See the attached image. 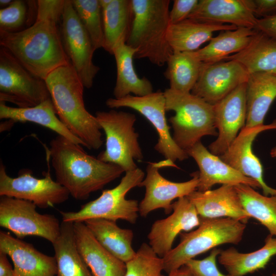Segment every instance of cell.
I'll return each mask as SVG.
<instances>
[{
    "mask_svg": "<svg viewBox=\"0 0 276 276\" xmlns=\"http://www.w3.org/2000/svg\"><path fill=\"white\" fill-rule=\"evenodd\" d=\"M36 206L28 200L1 196L0 226L18 239L34 236L53 244L60 234L61 223L54 215L39 214Z\"/></svg>",
    "mask_w": 276,
    "mask_h": 276,
    "instance_id": "10",
    "label": "cell"
},
{
    "mask_svg": "<svg viewBox=\"0 0 276 276\" xmlns=\"http://www.w3.org/2000/svg\"><path fill=\"white\" fill-rule=\"evenodd\" d=\"M188 19L255 29L252 0H200Z\"/></svg>",
    "mask_w": 276,
    "mask_h": 276,
    "instance_id": "21",
    "label": "cell"
},
{
    "mask_svg": "<svg viewBox=\"0 0 276 276\" xmlns=\"http://www.w3.org/2000/svg\"><path fill=\"white\" fill-rule=\"evenodd\" d=\"M164 75L169 81L170 88L190 93L199 78L203 62L191 52H173L167 62Z\"/></svg>",
    "mask_w": 276,
    "mask_h": 276,
    "instance_id": "34",
    "label": "cell"
},
{
    "mask_svg": "<svg viewBox=\"0 0 276 276\" xmlns=\"http://www.w3.org/2000/svg\"><path fill=\"white\" fill-rule=\"evenodd\" d=\"M106 136L105 149L97 158L116 165L125 172L138 168L134 160L141 161L143 154L135 131V114L111 109L97 111L95 116Z\"/></svg>",
    "mask_w": 276,
    "mask_h": 276,
    "instance_id": "8",
    "label": "cell"
},
{
    "mask_svg": "<svg viewBox=\"0 0 276 276\" xmlns=\"http://www.w3.org/2000/svg\"><path fill=\"white\" fill-rule=\"evenodd\" d=\"M245 212L276 237V196L262 195L250 186H234Z\"/></svg>",
    "mask_w": 276,
    "mask_h": 276,
    "instance_id": "35",
    "label": "cell"
},
{
    "mask_svg": "<svg viewBox=\"0 0 276 276\" xmlns=\"http://www.w3.org/2000/svg\"><path fill=\"white\" fill-rule=\"evenodd\" d=\"M221 251V249L214 248L205 258L202 260L191 259L185 265L189 268L193 276H231L221 273L217 266L216 259Z\"/></svg>",
    "mask_w": 276,
    "mask_h": 276,
    "instance_id": "39",
    "label": "cell"
},
{
    "mask_svg": "<svg viewBox=\"0 0 276 276\" xmlns=\"http://www.w3.org/2000/svg\"><path fill=\"white\" fill-rule=\"evenodd\" d=\"M56 113L61 122L89 149L103 143L101 128L86 109L85 88L71 62L51 73L45 80Z\"/></svg>",
    "mask_w": 276,
    "mask_h": 276,
    "instance_id": "3",
    "label": "cell"
},
{
    "mask_svg": "<svg viewBox=\"0 0 276 276\" xmlns=\"http://www.w3.org/2000/svg\"><path fill=\"white\" fill-rule=\"evenodd\" d=\"M63 7L40 1L35 22L17 33L0 31V45L9 50L31 73L43 80L58 67L70 63L62 42L60 28Z\"/></svg>",
    "mask_w": 276,
    "mask_h": 276,
    "instance_id": "1",
    "label": "cell"
},
{
    "mask_svg": "<svg viewBox=\"0 0 276 276\" xmlns=\"http://www.w3.org/2000/svg\"><path fill=\"white\" fill-rule=\"evenodd\" d=\"M49 167L44 177L37 178L31 170L23 169L18 176L12 177L5 166L0 164V196L28 200L41 209L53 207L66 201L70 195L67 190L54 180Z\"/></svg>",
    "mask_w": 276,
    "mask_h": 276,
    "instance_id": "13",
    "label": "cell"
},
{
    "mask_svg": "<svg viewBox=\"0 0 276 276\" xmlns=\"http://www.w3.org/2000/svg\"><path fill=\"white\" fill-rule=\"evenodd\" d=\"M73 226L77 249L94 276H124L125 263L102 246L84 222Z\"/></svg>",
    "mask_w": 276,
    "mask_h": 276,
    "instance_id": "23",
    "label": "cell"
},
{
    "mask_svg": "<svg viewBox=\"0 0 276 276\" xmlns=\"http://www.w3.org/2000/svg\"><path fill=\"white\" fill-rule=\"evenodd\" d=\"M126 264L124 276H164V265L159 257L146 243L142 244L134 257Z\"/></svg>",
    "mask_w": 276,
    "mask_h": 276,
    "instance_id": "38",
    "label": "cell"
},
{
    "mask_svg": "<svg viewBox=\"0 0 276 276\" xmlns=\"http://www.w3.org/2000/svg\"><path fill=\"white\" fill-rule=\"evenodd\" d=\"M71 2L95 49L103 48L102 14L99 0H71Z\"/></svg>",
    "mask_w": 276,
    "mask_h": 276,
    "instance_id": "37",
    "label": "cell"
},
{
    "mask_svg": "<svg viewBox=\"0 0 276 276\" xmlns=\"http://www.w3.org/2000/svg\"><path fill=\"white\" fill-rule=\"evenodd\" d=\"M136 50L121 43L113 51L117 67V78L113 90L114 98L121 99L131 94L142 97L153 93L151 82L146 78H140L133 66Z\"/></svg>",
    "mask_w": 276,
    "mask_h": 276,
    "instance_id": "26",
    "label": "cell"
},
{
    "mask_svg": "<svg viewBox=\"0 0 276 276\" xmlns=\"http://www.w3.org/2000/svg\"><path fill=\"white\" fill-rule=\"evenodd\" d=\"M272 276H276V273L272 274Z\"/></svg>",
    "mask_w": 276,
    "mask_h": 276,
    "instance_id": "47",
    "label": "cell"
},
{
    "mask_svg": "<svg viewBox=\"0 0 276 276\" xmlns=\"http://www.w3.org/2000/svg\"><path fill=\"white\" fill-rule=\"evenodd\" d=\"M12 0H1L0 7L1 9H4L8 7L12 3Z\"/></svg>",
    "mask_w": 276,
    "mask_h": 276,
    "instance_id": "45",
    "label": "cell"
},
{
    "mask_svg": "<svg viewBox=\"0 0 276 276\" xmlns=\"http://www.w3.org/2000/svg\"><path fill=\"white\" fill-rule=\"evenodd\" d=\"M255 29L239 27L236 30L222 31L212 37L204 47L192 52L203 63H215L244 50L257 32Z\"/></svg>",
    "mask_w": 276,
    "mask_h": 276,
    "instance_id": "28",
    "label": "cell"
},
{
    "mask_svg": "<svg viewBox=\"0 0 276 276\" xmlns=\"http://www.w3.org/2000/svg\"><path fill=\"white\" fill-rule=\"evenodd\" d=\"M84 222L102 246L117 258L126 263L135 255L132 247V230L121 228L116 221L105 219H90Z\"/></svg>",
    "mask_w": 276,
    "mask_h": 276,
    "instance_id": "30",
    "label": "cell"
},
{
    "mask_svg": "<svg viewBox=\"0 0 276 276\" xmlns=\"http://www.w3.org/2000/svg\"><path fill=\"white\" fill-rule=\"evenodd\" d=\"M273 129H276V119L267 125L248 128L244 127L229 148L219 156L224 162L243 175L258 182L265 196H276V189L265 182L262 165L254 153L252 145L259 134Z\"/></svg>",
    "mask_w": 276,
    "mask_h": 276,
    "instance_id": "17",
    "label": "cell"
},
{
    "mask_svg": "<svg viewBox=\"0 0 276 276\" xmlns=\"http://www.w3.org/2000/svg\"><path fill=\"white\" fill-rule=\"evenodd\" d=\"M37 1L14 0L7 8L0 9V31L17 33L35 22Z\"/></svg>",
    "mask_w": 276,
    "mask_h": 276,
    "instance_id": "36",
    "label": "cell"
},
{
    "mask_svg": "<svg viewBox=\"0 0 276 276\" xmlns=\"http://www.w3.org/2000/svg\"><path fill=\"white\" fill-rule=\"evenodd\" d=\"M106 106L111 109L128 107L134 109L146 118L158 134L154 148L159 153L175 162L182 161L189 156L174 142L170 132L166 117V101L164 92L158 90L142 97L129 95L121 99L109 98Z\"/></svg>",
    "mask_w": 276,
    "mask_h": 276,
    "instance_id": "11",
    "label": "cell"
},
{
    "mask_svg": "<svg viewBox=\"0 0 276 276\" xmlns=\"http://www.w3.org/2000/svg\"><path fill=\"white\" fill-rule=\"evenodd\" d=\"M73 224L62 221L60 234L52 244L57 265L56 276H94L77 249Z\"/></svg>",
    "mask_w": 276,
    "mask_h": 276,
    "instance_id": "33",
    "label": "cell"
},
{
    "mask_svg": "<svg viewBox=\"0 0 276 276\" xmlns=\"http://www.w3.org/2000/svg\"><path fill=\"white\" fill-rule=\"evenodd\" d=\"M0 251L10 257L14 276H56L57 265L55 257L45 255L32 244L0 232Z\"/></svg>",
    "mask_w": 276,
    "mask_h": 276,
    "instance_id": "20",
    "label": "cell"
},
{
    "mask_svg": "<svg viewBox=\"0 0 276 276\" xmlns=\"http://www.w3.org/2000/svg\"><path fill=\"white\" fill-rule=\"evenodd\" d=\"M199 218L198 228L189 233H181L180 243L162 258L164 270L168 274L217 246L238 244L241 241L246 224L230 218Z\"/></svg>",
    "mask_w": 276,
    "mask_h": 276,
    "instance_id": "5",
    "label": "cell"
},
{
    "mask_svg": "<svg viewBox=\"0 0 276 276\" xmlns=\"http://www.w3.org/2000/svg\"><path fill=\"white\" fill-rule=\"evenodd\" d=\"M50 98L45 80L31 73L9 50L1 47L0 102L25 108Z\"/></svg>",
    "mask_w": 276,
    "mask_h": 276,
    "instance_id": "9",
    "label": "cell"
},
{
    "mask_svg": "<svg viewBox=\"0 0 276 276\" xmlns=\"http://www.w3.org/2000/svg\"><path fill=\"white\" fill-rule=\"evenodd\" d=\"M166 111L174 116L169 119L173 139L186 151L205 135H218L215 126L214 106L190 93L166 88L164 91Z\"/></svg>",
    "mask_w": 276,
    "mask_h": 276,
    "instance_id": "6",
    "label": "cell"
},
{
    "mask_svg": "<svg viewBox=\"0 0 276 276\" xmlns=\"http://www.w3.org/2000/svg\"><path fill=\"white\" fill-rule=\"evenodd\" d=\"M246 83L238 86L214 105L215 126L218 130V136L210 144L209 149L215 155H222L245 125Z\"/></svg>",
    "mask_w": 276,
    "mask_h": 276,
    "instance_id": "16",
    "label": "cell"
},
{
    "mask_svg": "<svg viewBox=\"0 0 276 276\" xmlns=\"http://www.w3.org/2000/svg\"><path fill=\"white\" fill-rule=\"evenodd\" d=\"M237 28L233 25L198 22L187 18L169 25L167 40L173 52H191L210 41L215 32Z\"/></svg>",
    "mask_w": 276,
    "mask_h": 276,
    "instance_id": "25",
    "label": "cell"
},
{
    "mask_svg": "<svg viewBox=\"0 0 276 276\" xmlns=\"http://www.w3.org/2000/svg\"><path fill=\"white\" fill-rule=\"evenodd\" d=\"M270 154L272 157H276V146L271 149Z\"/></svg>",
    "mask_w": 276,
    "mask_h": 276,
    "instance_id": "46",
    "label": "cell"
},
{
    "mask_svg": "<svg viewBox=\"0 0 276 276\" xmlns=\"http://www.w3.org/2000/svg\"><path fill=\"white\" fill-rule=\"evenodd\" d=\"M131 4L133 18L126 44L136 50L134 59L164 65L173 52L167 40L170 1L131 0Z\"/></svg>",
    "mask_w": 276,
    "mask_h": 276,
    "instance_id": "4",
    "label": "cell"
},
{
    "mask_svg": "<svg viewBox=\"0 0 276 276\" xmlns=\"http://www.w3.org/2000/svg\"><path fill=\"white\" fill-rule=\"evenodd\" d=\"M196 162L198 171L197 191L210 190L216 184L236 186L245 185L254 189L260 188L258 182L246 177L212 153L201 141L186 150Z\"/></svg>",
    "mask_w": 276,
    "mask_h": 276,
    "instance_id": "19",
    "label": "cell"
},
{
    "mask_svg": "<svg viewBox=\"0 0 276 276\" xmlns=\"http://www.w3.org/2000/svg\"><path fill=\"white\" fill-rule=\"evenodd\" d=\"M145 177L144 171L137 168L125 172L120 183L111 189L103 190L97 199L82 205L77 212L60 211L62 221L84 222L90 219H119L135 224L139 213V204L135 199L126 198L127 193L139 187Z\"/></svg>",
    "mask_w": 276,
    "mask_h": 276,
    "instance_id": "7",
    "label": "cell"
},
{
    "mask_svg": "<svg viewBox=\"0 0 276 276\" xmlns=\"http://www.w3.org/2000/svg\"><path fill=\"white\" fill-rule=\"evenodd\" d=\"M199 224V217L188 197L178 198L173 203V211L169 216L153 223L148 235L149 245L159 257L163 258L172 249L178 234Z\"/></svg>",
    "mask_w": 276,
    "mask_h": 276,
    "instance_id": "18",
    "label": "cell"
},
{
    "mask_svg": "<svg viewBox=\"0 0 276 276\" xmlns=\"http://www.w3.org/2000/svg\"><path fill=\"white\" fill-rule=\"evenodd\" d=\"M255 15L262 17L276 14V0H252Z\"/></svg>",
    "mask_w": 276,
    "mask_h": 276,
    "instance_id": "42",
    "label": "cell"
},
{
    "mask_svg": "<svg viewBox=\"0 0 276 276\" xmlns=\"http://www.w3.org/2000/svg\"><path fill=\"white\" fill-rule=\"evenodd\" d=\"M225 60L239 62L249 74L264 73L276 75V40L257 31L244 50Z\"/></svg>",
    "mask_w": 276,
    "mask_h": 276,
    "instance_id": "32",
    "label": "cell"
},
{
    "mask_svg": "<svg viewBox=\"0 0 276 276\" xmlns=\"http://www.w3.org/2000/svg\"><path fill=\"white\" fill-rule=\"evenodd\" d=\"M65 53L85 88L93 86L100 68L93 62L96 50L81 24L71 0H65L60 26Z\"/></svg>",
    "mask_w": 276,
    "mask_h": 276,
    "instance_id": "12",
    "label": "cell"
},
{
    "mask_svg": "<svg viewBox=\"0 0 276 276\" xmlns=\"http://www.w3.org/2000/svg\"><path fill=\"white\" fill-rule=\"evenodd\" d=\"M198 3V0H174L169 13L170 25L175 24L187 19Z\"/></svg>",
    "mask_w": 276,
    "mask_h": 276,
    "instance_id": "40",
    "label": "cell"
},
{
    "mask_svg": "<svg viewBox=\"0 0 276 276\" xmlns=\"http://www.w3.org/2000/svg\"><path fill=\"white\" fill-rule=\"evenodd\" d=\"M187 197L200 217L230 218L244 224L250 218L244 210L234 186L224 185L204 192L196 190Z\"/></svg>",
    "mask_w": 276,
    "mask_h": 276,
    "instance_id": "22",
    "label": "cell"
},
{
    "mask_svg": "<svg viewBox=\"0 0 276 276\" xmlns=\"http://www.w3.org/2000/svg\"><path fill=\"white\" fill-rule=\"evenodd\" d=\"M166 167L179 168L168 159L148 163L146 176L139 186L145 188L144 197L139 203L141 216L146 217L152 211L158 209H163L165 214H169L173 211V200L188 196L197 190L198 171L191 174L190 180L176 182L168 180L159 173V169Z\"/></svg>",
    "mask_w": 276,
    "mask_h": 276,
    "instance_id": "14",
    "label": "cell"
},
{
    "mask_svg": "<svg viewBox=\"0 0 276 276\" xmlns=\"http://www.w3.org/2000/svg\"><path fill=\"white\" fill-rule=\"evenodd\" d=\"M249 76L246 68L235 60L203 63L191 93L214 105L238 86L246 83Z\"/></svg>",
    "mask_w": 276,
    "mask_h": 276,
    "instance_id": "15",
    "label": "cell"
},
{
    "mask_svg": "<svg viewBox=\"0 0 276 276\" xmlns=\"http://www.w3.org/2000/svg\"><path fill=\"white\" fill-rule=\"evenodd\" d=\"M7 257V254L0 251V276H14V269Z\"/></svg>",
    "mask_w": 276,
    "mask_h": 276,
    "instance_id": "43",
    "label": "cell"
},
{
    "mask_svg": "<svg viewBox=\"0 0 276 276\" xmlns=\"http://www.w3.org/2000/svg\"><path fill=\"white\" fill-rule=\"evenodd\" d=\"M104 43L103 48L112 55L114 48L126 43L130 32L133 11L131 0H111L102 9Z\"/></svg>",
    "mask_w": 276,
    "mask_h": 276,
    "instance_id": "31",
    "label": "cell"
},
{
    "mask_svg": "<svg viewBox=\"0 0 276 276\" xmlns=\"http://www.w3.org/2000/svg\"><path fill=\"white\" fill-rule=\"evenodd\" d=\"M168 276H193V275L189 268L185 265L169 273Z\"/></svg>",
    "mask_w": 276,
    "mask_h": 276,
    "instance_id": "44",
    "label": "cell"
},
{
    "mask_svg": "<svg viewBox=\"0 0 276 276\" xmlns=\"http://www.w3.org/2000/svg\"><path fill=\"white\" fill-rule=\"evenodd\" d=\"M81 146L58 135L51 141L48 150L56 181L79 200L87 199L125 172L88 154Z\"/></svg>",
    "mask_w": 276,
    "mask_h": 276,
    "instance_id": "2",
    "label": "cell"
},
{
    "mask_svg": "<svg viewBox=\"0 0 276 276\" xmlns=\"http://www.w3.org/2000/svg\"><path fill=\"white\" fill-rule=\"evenodd\" d=\"M0 119H7L13 124L16 122H32L54 131L72 142L83 146L58 118L51 98L31 107L21 108L9 106L0 102Z\"/></svg>",
    "mask_w": 276,
    "mask_h": 276,
    "instance_id": "24",
    "label": "cell"
},
{
    "mask_svg": "<svg viewBox=\"0 0 276 276\" xmlns=\"http://www.w3.org/2000/svg\"><path fill=\"white\" fill-rule=\"evenodd\" d=\"M276 255V237L268 235L265 244L260 249L248 253L239 252L231 247L221 250L218 261L231 276H244L264 268Z\"/></svg>",
    "mask_w": 276,
    "mask_h": 276,
    "instance_id": "29",
    "label": "cell"
},
{
    "mask_svg": "<svg viewBox=\"0 0 276 276\" xmlns=\"http://www.w3.org/2000/svg\"><path fill=\"white\" fill-rule=\"evenodd\" d=\"M255 29L276 40V14L257 18Z\"/></svg>",
    "mask_w": 276,
    "mask_h": 276,
    "instance_id": "41",
    "label": "cell"
},
{
    "mask_svg": "<svg viewBox=\"0 0 276 276\" xmlns=\"http://www.w3.org/2000/svg\"><path fill=\"white\" fill-rule=\"evenodd\" d=\"M246 84L247 116L244 127L262 125L276 98V75L264 73L250 74Z\"/></svg>",
    "mask_w": 276,
    "mask_h": 276,
    "instance_id": "27",
    "label": "cell"
}]
</instances>
